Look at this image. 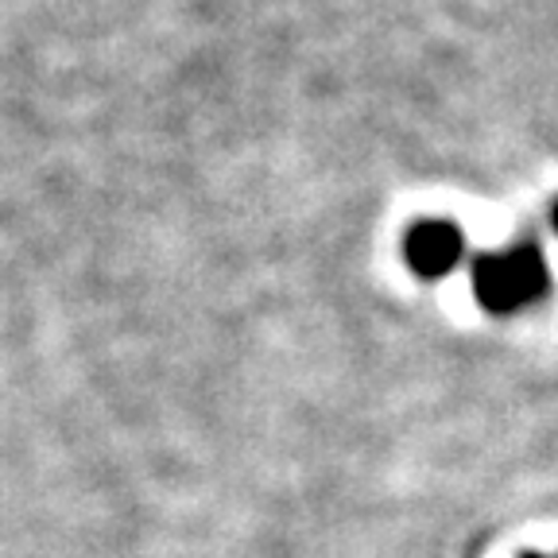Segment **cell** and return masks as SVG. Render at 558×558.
<instances>
[{"label":"cell","mask_w":558,"mask_h":558,"mask_svg":"<svg viewBox=\"0 0 558 558\" xmlns=\"http://www.w3.org/2000/svg\"><path fill=\"white\" fill-rule=\"evenodd\" d=\"M547 291L550 271L535 241H515L505 253L477 256V264H473V295L488 314L508 318L523 306L539 303Z\"/></svg>","instance_id":"1"},{"label":"cell","mask_w":558,"mask_h":558,"mask_svg":"<svg viewBox=\"0 0 558 558\" xmlns=\"http://www.w3.org/2000/svg\"><path fill=\"white\" fill-rule=\"evenodd\" d=\"M465 256V236L453 221H415L403 236V260L418 279L450 276Z\"/></svg>","instance_id":"2"},{"label":"cell","mask_w":558,"mask_h":558,"mask_svg":"<svg viewBox=\"0 0 558 558\" xmlns=\"http://www.w3.org/2000/svg\"><path fill=\"white\" fill-rule=\"evenodd\" d=\"M550 226H555V233H558V202H555V209H550Z\"/></svg>","instance_id":"3"},{"label":"cell","mask_w":558,"mask_h":558,"mask_svg":"<svg viewBox=\"0 0 558 558\" xmlns=\"http://www.w3.org/2000/svg\"><path fill=\"white\" fill-rule=\"evenodd\" d=\"M520 558H543V555H535V550H527V555H520Z\"/></svg>","instance_id":"4"}]
</instances>
